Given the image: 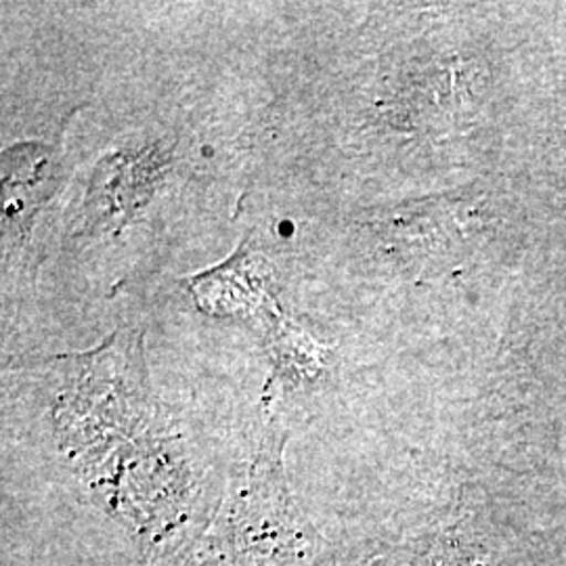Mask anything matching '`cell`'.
I'll return each instance as SVG.
<instances>
[{
  "label": "cell",
  "instance_id": "6da1fadb",
  "mask_svg": "<svg viewBox=\"0 0 566 566\" xmlns=\"http://www.w3.org/2000/svg\"><path fill=\"white\" fill-rule=\"evenodd\" d=\"M285 430L273 420L221 504L233 566H334L329 544L296 504L283 470Z\"/></svg>",
  "mask_w": 566,
  "mask_h": 566
},
{
  "label": "cell",
  "instance_id": "7a4b0ae2",
  "mask_svg": "<svg viewBox=\"0 0 566 566\" xmlns=\"http://www.w3.org/2000/svg\"><path fill=\"white\" fill-rule=\"evenodd\" d=\"M145 566H233L224 535L221 506L198 525L154 549Z\"/></svg>",
  "mask_w": 566,
  "mask_h": 566
}]
</instances>
